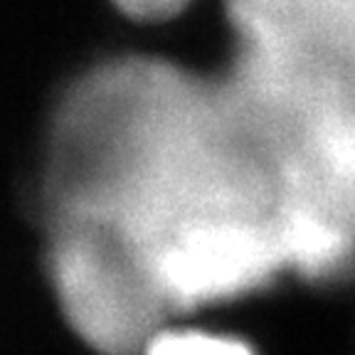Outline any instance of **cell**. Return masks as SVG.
I'll use <instances>...</instances> for the list:
<instances>
[{
	"mask_svg": "<svg viewBox=\"0 0 355 355\" xmlns=\"http://www.w3.org/2000/svg\"><path fill=\"white\" fill-rule=\"evenodd\" d=\"M227 15L237 57L222 82L282 183L288 266L340 277L355 261V67L269 0H227Z\"/></svg>",
	"mask_w": 355,
	"mask_h": 355,
	"instance_id": "obj_1",
	"label": "cell"
},
{
	"mask_svg": "<svg viewBox=\"0 0 355 355\" xmlns=\"http://www.w3.org/2000/svg\"><path fill=\"white\" fill-rule=\"evenodd\" d=\"M52 274L69 321L109 355L144 350L166 304L116 234L69 217L52 252Z\"/></svg>",
	"mask_w": 355,
	"mask_h": 355,
	"instance_id": "obj_2",
	"label": "cell"
},
{
	"mask_svg": "<svg viewBox=\"0 0 355 355\" xmlns=\"http://www.w3.org/2000/svg\"><path fill=\"white\" fill-rule=\"evenodd\" d=\"M318 47L355 67V0H277Z\"/></svg>",
	"mask_w": 355,
	"mask_h": 355,
	"instance_id": "obj_3",
	"label": "cell"
},
{
	"mask_svg": "<svg viewBox=\"0 0 355 355\" xmlns=\"http://www.w3.org/2000/svg\"><path fill=\"white\" fill-rule=\"evenodd\" d=\"M144 355H254V350L239 338L220 333L180 328V331H155L141 350Z\"/></svg>",
	"mask_w": 355,
	"mask_h": 355,
	"instance_id": "obj_4",
	"label": "cell"
},
{
	"mask_svg": "<svg viewBox=\"0 0 355 355\" xmlns=\"http://www.w3.org/2000/svg\"><path fill=\"white\" fill-rule=\"evenodd\" d=\"M126 15L139 20H166L180 12L190 0H114Z\"/></svg>",
	"mask_w": 355,
	"mask_h": 355,
	"instance_id": "obj_5",
	"label": "cell"
}]
</instances>
